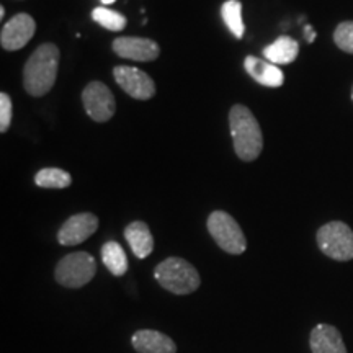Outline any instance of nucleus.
<instances>
[{
  "label": "nucleus",
  "mask_w": 353,
  "mask_h": 353,
  "mask_svg": "<svg viewBox=\"0 0 353 353\" xmlns=\"http://www.w3.org/2000/svg\"><path fill=\"white\" fill-rule=\"evenodd\" d=\"M221 17H223V21L226 23L234 37L241 39L245 33L244 21H242V3L239 0H228V2L223 3L221 7Z\"/></svg>",
  "instance_id": "a211bd4d"
},
{
  "label": "nucleus",
  "mask_w": 353,
  "mask_h": 353,
  "mask_svg": "<svg viewBox=\"0 0 353 353\" xmlns=\"http://www.w3.org/2000/svg\"><path fill=\"white\" fill-rule=\"evenodd\" d=\"M99 229V218L92 213H79L70 216L57 232L61 245H79L94 236Z\"/></svg>",
  "instance_id": "9d476101"
},
{
  "label": "nucleus",
  "mask_w": 353,
  "mask_h": 353,
  "mask_svg": "<svg viewBox=\"0 0 353 353\" xmlns=\"http://www.w3.org/2000/svg\"><path fill=\"white\" fill-rule=\"evenodd\" d=\"M312 353H348L343 337L335 325L317 324L309 335Z\"/></svg>",
  "instance_id": "f8f14e48"
},
{
  "label": "nucleus",
  "mask_w": 353,
  "mask_h": 353,
  "mask_svg": "<svg viewBox=\"0 0 353 353\" xmlns=\"http://www.w3.org/2000/svg\"><path fill=\"white\" fill-rule=\"evenodd\" d=\"M92 19L97 23L103 26V28L110 30V32H123L126 28L128 20L125 15H121L120 12L112 10L107 7H97L92 12Z\"/></svg>",
  "instance_id": "aec40b11"
},
{
  "label": "nucleus",
  "mask_w": 353,
  "mask_h": 353,
  "mask_svg": "<svg viewBox=\"0 0 353 353\" xmlns=\"http://www.w3.org/2000/svg\"><path fill=\"white\" fill-rule=\"evenodd\" d=\"M34 183L41 188H68L72 183V176L63 169L48 167L34 175Z\"/></svg>",
  "instance_id": "6ab92c4d"
},
{
  "label": "nucleus",
  "mask_w": 353,
  "mask_h": 353,
  "mask_svg": "<svg viewBox=\"0 0 353 353\" xmlns=\"http://www.w3.org/2000/svg\"><path fill=\"white\" fill-rule=\"evenodd\" d=\"M206 226H208L211 237L224 252L231 255H241L245 252L247 239L244 232H242L237 221L226 211H213Z\"/></svg>",
  "instance_id": "39448f33"
},
{
  "label": "nucleus",
  "mask_w": 353,
  "mask_h": 353,
  "mask_svg": "<svg viewBox=\"0 0 353 353\" xmlns=\"http://www.w3.org/2000/svg\"><path fill=\"white\" fill-rule=\"evenodd\" d=\"M112 48L118 56L123 57V59L139 61V63L156 61L159 54H161L159 44L149 38L121 37L114 39Z\"/></svg>",
  "instance_id": "9b49d317"
},
{
  "label": "nucleus",
  "mask_w": 353,
  "mask_h": 353,
  "mask_svg": "<svg viewBox=\"0 0 353 353\" xmlns=\"http://www.w3.org/2000/svg\"><path fill=\"white\" fill-rule=\"evenodd\" d=\"M82 103L88 117L97 123H105L113 118L117 103L112 90L103 82H90L82 92Z\"/></svg>",
  "instance_id": "0eeeda50"
},
{
  "label": "nucleus",
  "mask_w": 353,
  "mask_h": 353,
  "mask_svg": "<svg viewBox=\"0 0 353 353\" xmlns=\"http://www.w3.org/2000/svg\"><path fill=\"white\" fill-rule=\"evenodd\" d=\"M334 43L339 50L353 54V21H342L334 32Z\"/></svg>",
  "instance_id": "412c9836"
},
{
  "label": "nucleus",
  "mask_w": 353,
  "mask_h": 353,
  "mask_svg": "<svg viewBox=\"0 0 353 353\" xmlns=\"http://www.w3.org/2000/svg\"><path fill=\"white\" fill-rule=\"evenodd\" d=\"M234 151L237 157L245 162H252L263 149V134L254 113L244 105H234L229 112Z\"/></svg>",
  "instance_id": "f03ea898"
},
{
  "label": "nucleus",
  "mask_w": 353,
  "mask_h": 353,
  "mask_svg": "<svg viewBox=\"0 0 353 353\" xmlns=\"http://www.w3.org/2000/svg\"><path fill=\"white\" fill-rule=\"evenodd\" d=\"M101 262L114 276H123L128 272V257L125 249L114 241L105 242L101 247Z\"/></svg>",
  "instance_id": "f3484780"
},
{
  "label": "nucleus",
  "mask_w": 353,
  "mask_h": 353,
  "mask_svg": "<svg viewBox=\"0 0 353 353\" xmlns=\"http://www.w3.org/2000/svg\"><path fill=\"white\" fill-rule=\"evenodd\" d=\"M352 100H353V87H352Z\"/></svg>",
  "instance_id": "a878e982"
},
{
  "label": "nucleus",
  "mask_w": 353,
  "mask_h": 353,
  "mask_svg": "<svg viewBox=\"0 0 353 353\" xmlns=\"http://www.w3.org/2000/svg\"><path fill=\"white\" fill-rule=\"evenodd\" d=\"M37 32V21L28 13H19L3 25L0 44L6 51H19L30 43Z\"/></svg>",
  "instance_id": "1a4fd4ad"
},
{
  "label": "nucleus",
  "mask_w": 353,
  "mask_h": 353,
  "mask_svg": "<svg viewBox=\"0 0 353 353\" xmlns=\"http://www.w3.org/2000/svg\"><path fill=\"white\" fill-rule=\"evenodd\" d=\"M157 283L174 294H190L201 285L200 273L192 263L180 257H169L154 270Z\"/></svg>",
  "instance_id": "7ed1b4c3"
},
{
  "label": "nucleus",
  "mask_w": 353,
  "mask_h": 353,
  "mask_svg": "<svg viewBox=\"0 0 353 353\" xmlns=\"http://www.w3.org/2000/svg\"><path fill=\"white\" fill-rule=\"evenodd\" d=\"M138 353H176V345L169 335L152 329H141L131 339Z\"/></svg>",
  "instance_id": "ddd939ff"
},
{
  "label": "nucleus",
  "mask_w": 353,
  "mask_h": 353,
  "mask_svg": "<svg viewBox=\"0 0 353 353\" xmlns=\"http://www.w3.org/2000/svg\"><path fill=\"white\" fill-rule=\"evenodd\" d=\"M3 15H6V8L0 7V17H2V19H3Z\"/></svg>",
  "instance_id": "393cba45"
},
{
  "label": "nucleus",
  "mask_w": 353,
  "mask_h": 353,
  "mask_svg": "<svg viewBox=\"0 0 353 353\" xmlns=\"http://www.w3.org/2000/svg\"><path fill=\"white\" fill-rule=\"evenodd\" d=\"M57 69H59V48L52 43L38 46L25 64V90L32 97L46 95L54 87Z\"/></svg>",
  "instance_id": "f257e3e1"
},
{
  "label": "nucleus",
  "mask_w": 353,
  "mask_h": 353,
  "mask_svg": "<svg viewBox=\"0 0 353 353\" xmlns=\"http://www.w3.org/2000/svg\"><path fill=\"white\" fill-rule=\"evenodd\" d=\"M113 77L128 95L136 100H149L156 95V83L149 74L138 68L117 65L113 69Z\"/></svg>",
  "instance_id": "6e6552de"
},
{
  "label": "nucleus",
  "mask_w": 353,
  "mask_h": 353,
  "mask_svg": "<svg viewBox=\"0 0 353 353\" xmlns=\"http://www.w3.org/2000/svg\"><path fill=\"white\" fill-rule=\"evenodd\" d=\"M12 123V100L6 92L0 94V131L7 132Z\"/></svg>",
  "instance_id": "4be33fe9"
},
{
  "label": "nucleus",
  "mask_w": 353,
  "mask_h": 353,
  "mask_svg": "<svg viewBox=\"0 0 353 353\" xmlns=\"http://www.w3.org/2000/svg\"><path fill=\"white\" fill-rule=\"evenodd\" d=\"M97 273V262L88 252H74L65 255L56 265L54 278L65 288H82L90 283Z\"/></svg>",
  "instance_id": "423d86ee"
},
{
  "label": "nucleus",
  "mask_w": 353,
  "mask_h": 353,
  "mask_svg": "<svg viewBox=\"0 0 353 353\" xmlns=\"http://www.w3.org/2000/svg\"><path fill=\"white\" fill-rule=\"evenodd\" d=\"M125 239L130 244L132 254L138 259H145L154 250V237L151 229L143 221H132L125 229Z\"/></svg>",
  "instance_id": "2eb2a0df"
},
{
  "label": "nucleus",
  "mask_w": 353,
  "mask_h": 353,
  "mask_svg": "<svg viewBox=\"0 0 353 353\" xmlns=\"http://www.w3.org/2000/svg\"><path fill=\"white\" fill-rule=\"evenodd\" d=\"M244 68L250 77L255 82H259L263 87H281L285 82V76L278 65L268 63V61H262L255 56H247L244 61Z\"/></svg>",
  "instance_id": "4468645a"
},
{
  "label": "nucleus",
  "mask_w": 353,
  "mask_h": 353,
  "mask_svg": "<svg viewBox=\"0 0 353 353\" xmlns=\"http://www.w3.org/2000/svg\"><path fill=\"white\" fill-rule=\"evenodd\" d=\"M117 2V0H101V3H103V6H112V3H114Z\"/></svg>",
  "instance_id": "b1692460"
},
{
  "label": "nucleus",
  "mask_w": 353,
  "mask_h": 353,
  "mask_svg": "<svg viewBox=\"0 0 353 353\" xmlns=\"http://www.w3.org/2000/svg\"><path fill=\"white\" fill-rule=\"evenodd\" d=\"M299 54V44L290 37H280L276 41L268 44L263 50V56L272 64H290Z\"/></svg>",
  "instance_id": "dca6fc26"
},
{
  "label": "nucleus",
  "mask_w": 353,
  "mask_h": 353,
  "mask_svg": "<svg viewBox=\"0 0 353 353\" xmlns=\"http://www.w3.org/2000/svg\"><path fill=\"white\" fill-rule=\"evenodd\" d=\"M317 245L321 252L337 262L353 260V231L342 221H330L317 231Z\"/></svg>",
  "instance_id": "20e7f679"
},
{
  "label": "nucleus",
  "mask_w": 353,
  "mask_h": 353,
  "mask_svg": "<svg viewBox=\"0 0 353 353\" xmlns=\"http://www.w3.org/2000/svg\"><path fill=\"white\" fill-rule=\"evenodd\" d=\"M304 38H306L307 43H314L316 39V32L312 30L311 25H306L304 26Z\"/></svg>",
  "instance_id": "5701e85b"
}]
</instances>
